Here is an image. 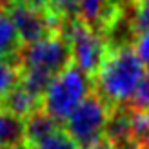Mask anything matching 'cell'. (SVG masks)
<instances>
[{
	"instance_id": "6da1fadb",
	"label": "cell",
	"mask_w": 149,
	"mask_h": 149,
	"mask_svg": "<svg viewBox=\"0 0 149 149\" xmlns=\"http://www.w3.org/2000/svg\"><path fill=\"white\" fill-rule=\"evenodd\" d=\"M146 73L147 68L136 55L135 46L109 47L102 68L91 80L93 91L109 107L129 106Z\"/></svg>"
},
{
	"instance_id": "7a4b0ae2",
	"label": "cell",
	"mask_w": 149,
	"mask_h": 149,
	"mask_svg": "<svg viewBox=\"0 0 149 149\" xmlns=\"http://www.w3.org/2000/svg\"><path fill=\"white\" fill-rule=\"evenodd\" d=\"M91 89V78L82 73L74 64H71L49 84L42 98V109L58 124H64Z\"/></svg>"
},
{
	"instance_id": "3957f363",
	"label": "cell",
	"mask_w": 149,
	"mask_h": 149,
	"mask_svg": "<svg viewBox=\"0 0 149 149\" xmlns=\"http://www.w3.org/2000/svg\"><path fill=\"white\" fill-rule=\"evenodd\" d=\"M73 64V53L69 40L62 31L53 33L35 44L22 47L18 58V69L38 73L53 80Z\"/></svg>"
},
{
	"instance_id": "277c9868",
	"label": "cell",
	"mask_w": 149,
	"mask_h": 149,
	"mask_svg": "<svg viewBox=\"0 0 149 149\" xmlns=\"http://www.w3.org/2000/svg\"><path fill=\"white\" fill-rule=\"evenodd\" d=\"M111 107L93 89L82 100L64 124V131L80 149H91L104 138Z\"/></svg>"
},
{
	"instance_id": "5b68a950",
	"label": "cell",
	"mask_w": 149,
	"mask_h": 149,
	"mask_svg": "<svg viewBox=\"0 0 149 149\" xmlns=\"http://www.w3.org/2000/svg\"><path fill=\"white\" fill-rule=\"evenodd\" d=\"M60 31L69 40L73 64L93 80L109 53L106 38L98 35L95 29H91L82 18L62 24Z\"/></svg>"
},
{
	"instance_id": "8992f818",
	"label": "cell",
	"mask_w": 149,
	"mask_h": 149,
	"mask_svg": "<svg viewBox=\"0 0 149 149\" xmlns=\"http://www.w3.org/2000/svg\"><path fill=\"white\" fill-rule=\"evenodd\" d=\"M4 9L13 20L24 46L35 44L62 29L60 22L55 17H51L47 11L36 9L26 0H6Z\"/></svg>"
},
{
	"instance_id": "52a82bcc",
	"label": "cell",
	"mask_w": 149,
	"mask_h": 149,
	"mask_svg": "<svg viewBox=\"0 0 149 149\" xmlns=\"http://www.w3.org/2000/svg\"><path fill=\"white\" fill-rule=\"evenodd\" d=\"M125 2L127 0H78L80 17L91 29L106 36L124 13Z\"/></svg>"
},
{
	"instance_id": "ba28073f",
	"label": "cell",
	"mask_w": 149,
	"mask_h": 149,
	"mask_svg": "<svg viewBox=\"0 0 149 149\" xmlns=\"http://www.w3.org/2000/svg\"><path fill=\"white\" fill-rule=\"evenodd\" d=\"M104 138L109 140L116 149L133 140V109L129 106L111 107Z\"/></svg>"
},
{
	"instance_id": "9c48e42d",
	"label": "cell",
	"mask_w": 149,
	"mask_h": 149,
	"mask_svg": "<svg viewBox=\"0 0 149 149\" xmlns=\"http://www.w3.org/2000/svg\"><path fill=\"white\" fill-rule=\"evenodd\" d=\"M0 107L9 111L13 115H17L22 120H26L29 115H33L36 109L42 107V98L33 95L24 84L17 82V84L6 93V96L2 98V102H0Z\"/></svg>"
},
{
	"instance_id": "30bf717a",
	"label": "cell",
	"mask_w": 149,
	"mask_h": 149,
	"mask_svg": "<svg viewBox=\"0 0 149 149\" xmlns=\"http://www.w3.org/2000/svg\"><path fill=\"white\" fill-rule=\"evenodd\" d=\"M62 129L55 118H51L42 107L36 109L33 115H29L24 120V135H26V149H35L42 144L46 138H49L53 133Z\"/></svg>"
},
{
	"instance_id": "8fae6325",
	"label": "cell",
	"mask_w": 149,
	"mask_h": 149,
	"mask_svg": "<svg viewBox=\"0 0 149 149\" xmlns=\"http://www.w3.org/2000/svg\"><path fill=\"white\" fill-rule=\"evenodd\" d=\"M22 47H24V44L18 36L17 27L2 6V9H0V60L18 64Z\"/></svg>"
},
{
	"instance_id": "7c38bea8",
	"label": "cell",
	"mask_w": 149,
	"mask_h": 149,
	"mask_svg": "<svg viewBox=\"0 0 149 149\" xmlns=\"http://www.w3.org/2000/svg\"><path fill=\"white\" fill-rule=\"evenodd\" d=\"M0 149H26L24 120L0 107Z\"/></svg>"
},
{
	"instance_id": "4fadbf2b",
	"label": "cell",
	"mask_w": 149,
	"mask_h": 149,
	"mask_svg": "<svg viewBox=\"0 0 149 149\" xmlns=\"http://www.w3.org/2000/svg\"><path fill=\"white\" fill-rule=\"evenodd\" d=\"M133 142L149 149V111L133 109Z\"/></svg>"
},
{
	"instance_id": "5bb4252c",
	"label": "cell",
	"mask_w": 149,
	"mask_h": 149,
	"mask_svg": "<svg viewBox=\"0 0 149 149\" xmlns=\"http://www.w3.org/2000/svg\"><path fill=\"white\" fill-rule=\"evenodd\" d=\"M131 20H133V29H135L136 36L149 35V0L131 4Z\"/></svg>"
},
{
	"instance_id": "9a60e30c",
	"label": "cell",
	"mask_w": 149,
	"mask_h": 149,
	"mask_svg": "<svg viewBox=\"0 0 149 149\" xmlns=\"http://www.w3.org/2000/svg\"><path fill=\"white\" fill-rule=\"evenodd\" d=\"M18 64L0 60V102L6 96V93L18 82Z\"/></svg>"
},
{
	"instance_id": "2e32d148",
	"label": "cell",
	"mask_w": 149,
	"mask_h": 149,
	"mask_svg": "<svg viewBox=\"0 0 149 149\" xmlns=\"http://www.w3.org/2000/svg\"><path fill=\"white\" fill-rule=\"evenodd\" d=\"M35 149H80V147L74 144V140L62 127L56 133H53L49 138H46L42 144H38Z\"/></svg>"
},
{
	"instance_id": "e0dca14e",
	"label": "cell",
	"mask_w": 149,
	"mask_h": 149,
	"mask_svg": "<svg viewBox=\"0 0 149 149\" xmlns=\"http://www.w3.org/2000/svg\"><path fill=\"white\" fill-rule=\"evenodd\" d=\"M129 107L135 111H149V71L146 73V78L133 96Z\"/></svg>"
},
{
	"instance_id": "ac0fdd59",
	"label": "cell",
	"mask_w": 149,
	"mask_h": 149,
	"mask_svg": "<svg viewBox=\"0 0 149 149\" xmlns=\"http://www.w3.org/2000/svg\"><path fill=\"white\" fill-rule=\"evenodd\" d=\"M135 51L144 62L146 68H149V35H140L135 40Z\"/></svg>"
},
{
	"instance_id": "d6986e66",
	"label": "cell",
	"mask_w": 149,
	"mask_h": 149,
	"mask_svg": "<svg viewBox=\"0 0 149 149\" xmlns=\"http://www.w3.org/2000/svg\"><path fill=\"white\" fill-rule=\"evenodd\" d=\"M118 149H144V147H140L138 144H135V142H133V140H131V142H127V144H125V146H122V147H118Z\"/></svg>"
},
{
	"instance_id": "ffe728a7",
	"label": "cell",
	"mask_w": 149,
	"mask_h": 149,
	"mask_svg": "<svg viewBox=\"0 0 149 149\" xmlns=\"http://www.w3.org/2000/svg\"><path fill=\"white\" fill-rule=\"evenodd\" d=\"M131 4H138V2H144V0H129Z\"/></svg>"
},
{
	"instance_id": "44dd1931",
	"label": "cell",
	"mask_w": 149,
	"mask_h": 149,
	"mask_svg": "<svg viewBox=\"0 0 149 149\" xmlns=\"http://www.w3.org/2000/svg\"><path fill=\"white\" fill-rule=\"evenodd\" d=\"M4 2H6V0H0V9H2V6H4Z\"/></svg>"
}]
</instances>
